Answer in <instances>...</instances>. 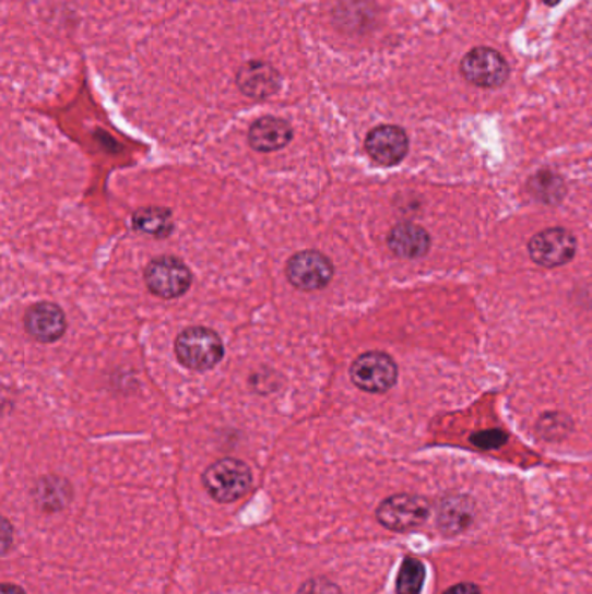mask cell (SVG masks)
Returning a JSON list of instances; mask_svg holds the SVG:
<instances>
[{
  "mask_svg": "<svg viewBox=\"0 0 592 594\" xmlns=\"http://www.w3.org/2000/svg\"><path fill=\"white\" fill-rule=\"evenodd\" d=\"M202 484L214 501L232 504L249 494L252 487V472L244 461L221 459L205 470Z\"/></svg>",
  "mask_w": 592,
  "mask_h": 594,
  "instance_id": "cell-1",
  "label": "cell"
},
{
  "mask_svg": "<svg viewBox=\"0 0 592 594\" xmlns=\"http://www.w3.org/2000/svg\"><path fill=\"white\" fill-rule=\"evenodd\" d=\"M176 355L182 366L191 370H209L220 364L225 348L220 335L211 329L191 328L176 341Z\"/></svg>",
  "mask_w": 592,
  "mask_h": 594,
  "instance_id": "cell-2",
  "label": "cell"
},
{
  "mask_svg": "<svg viewBox=\"0 0 592 594\" xmlns=\"http://www.w3.org/2000/svg\"><path fill=\"white\" fill-rule=\"evenodd\" d=\"M431 514L428 499L412 494H398L382 501L377 508L376 519L384 528L393 532H409L423 525Z\"/></svg>",
  "mask_w": 592,
  "mask_h": 594,
  "instance_id": "cell-3",
  "label": "cell"
},
{
  "mask_svg": "<svg viewBox=\"0 0 592 594\" xmlns=\"http://www.w3.org/2000/svg\"><path fill=\"white\" fill-rule=\"evenodd\" d=\"M461 73L471 84L492 90L508 81L509 64L490 47H476L462 58Z\"/></svg>",
  "mask_w": 592,
  "mask_h": 594,
  "instance_id": "cell-4",
  "label": "cell"
},
{
  "mask_svg": "<svg viewBox=\"0 0 592 594\" xmlns=\"http://www.w3.org/2000/svg\"><path fill=\"white\" fill-rule=\"evenodd\" d=\"M352 379L360 390L384 393L396 384L398 367L386 353H364L352 366Z\"/></svg>",
  "mask_w": 592,
  "mask_h": 594,
  "instance_id": "cell-5",
  "label": "cell"
},
{
  "mask_svg": "<svg viewBox=\"0 0 592 594\" xmlns=\"http://www.w3.org/2000/svg\"><path fill=\"white\" fill-rule=\"evenodd\" d=\"M529 252L538 266H563L576 258L577 238L568 229L547 228L530 240Z\"/></svg>",
  "mask_w": 592,
  "mask_h": 594,
  "instance_id": "cell-6",
  "label": "cell"
},
{
  "mask_svg": "<svg viewBox=\"0 0 592 594\" xmlns=\"http://www.w3.org/2000/svg\"><path fill=\"white\" fill-rule=\"evenodd\" d=\"M144 278L150 290L155 296L165 297V299L182 296L191 285V273L187 264L170 256L152 261L146 268Z\"/></svg>",
  "mask_w": 592,
  "mask_h": 594,
  "instance_id": "cell-7",
  "label": "cell"
},
{
  "mask_svg": "<svg viewBox=\"0 0 592 594\" xmlns=\"http://www.w3.org/2000/svg\"><path fill=\"white\" fill-rule=\"evenodd\" d=\"M334 268L320 252L306 251L293 256L287 264V278L300 290H318L329 284Z\"/></svg>",
  "mask_w": 592,
  "mask_h": 594,
  "instance_id": "cell-8",
  "label": "cell"
},
{
  "mask_svg": "<svg viewBox=\"0 0 592 594\" xmlns=\"http://www.w3.org/2000/svg\"><path fill=\"white\" fill-rule=\"evenodd\" d=\"M365 150L381 166H396L409 153V136L398 126H379L368 132Z\"/></svg>",
  "mask_w": 592,
  "mask_h": 594,
  "instance_id": "cell-9",
  "label": "cell"
},
{
  "mask_svg": "<svg viewBox=\"0 0 592 594\" xmlns=\"http://www.w3.org/2000/svg\"><path fill=\"white\" fill-rule=\"evenodd\" d=\"M237 85L249 98L264 99L279 93L280 75L264 61H250L237 73Z\"/></svg>",
  "mask_w": 592,
  "mask_h": 594,
  "instance_id": "cell-10",
  "label": "cell"
},
{
  "mask_svg": "<svg viewBox=\"0 0 592 594\" xmlns=\"http://www.w3.org/2000/svg\"><path fill=\"white\" fill-rule=\"evenodd\" d=\"M25 328L34 340L52 343L60 340L67 329L63 311L51 302L32 306L25 317Z\"/></svg>",
  "mask_w": 592,
  "mask_h": 594,
  "instance_id": "cell-11",
  "label": "cell"
},
{
  "mask_svg": "<svg viewBox=\"0 0 592 594\" xmlns=\"http://www.w3.org/2000/svg\"><path fill=\"white\" fill-rule=\"evenodd\" d=\"M388 243L393 254L405 260H417L428 254L431 238L428 231L414 223H402L391 229Z\"/></svg>",
  "mask_w": 592,
  "mask_h": 594,
  "instance_id": "cell-12",
  "label": "cell"
},
{
  "mask_svg": "<svg viewBox=\"0 0 592 594\" xmlns=\"http://www.w3.org/2000/svg\"><path fill=\"white\" fill-rule=\"evenodd\" d=\"M293 140V128L276 117L256 120L249 131V143L258 152H276Z\"/></svg>",
  "mask_w": 592,
  "mask_h": 594,
  "instance_id": "cell-13",
  "label": "cell"
},
{
  "mask_svg": "<svg viewBox=\"0 0 592 594\" xmlns=\"http://www.w3.org/2000/svg\"><path fill=\"white\" fill-rule=\"evenodd\" d=\"M471 519H473V510H471L470 501L464 497H453L443 501L436 522L445 534L450 535L467 528Z\"/></svg>",
  "mask_w": 592,
  "mask_h": 594,
  "instance_id": "cell-14",
  "label": "cell"
},
{
  "mask_svg": "<svg viewBox=\"0 0 592 594\" xmlns=\"http://www.w3.org/2000/svg\"><path fill=\"white\" fill-rule=\"evenodd\" d=\"M426 581V567L414 557L403 560L396 578V594H421Z\"/></svg>",
  "mask_w": 592,
  "mask_h": 594,
  "instance_id": "cell-15",
  "label": "cell"
},
{
  "mask_svg": "<svg viewBox=\"0 0 592 594\" xmlns=\"http://www.w3.org/2000/svg\"><path fill=\"white\" fill-rule=\"evenodd\" d=\"M134 226L153 237H165L173 229V217H170L169 211H164V209H143L140 213L134 214Z\"/></svg>",
  "mask_w": 592,
  "mask_h": 594,
  "instance_id": "cell-16",
  "label": "cell"
},
{
  "mask_svg": "<svg viewBox=\"0 0 592 594\" xmlns=\"http://www.w3.org/2000/svg\"><path fill=\"white\" fill-rule=\"evenodd\" d=\"M506 442H508V435L500 429H487V431L474 433L471 437V443L482 450L500 449Z\"/></svg>",
  "mask_w": 592,
  "mask_h": 594,
  "instance_id": "cell-17",
  "label": "cell"
},
{
  "mask_svg": "<svg viewBox=\"0 0 592 594\" xmlns=\"http://www.w3.org/2000/svg\"><path fill=\"white\" fill-rule=\"evenodd\" d=\"M296 594H343V591L330 579L313 578L303 582Z\"/></svg>",
  "mask_w": 592,
  "mask_h": 594,
  "instance_id": "cell-18",
  "label": "cell"
},
{
  "mask_svg": "<svg viewBox=\"0 0 592 594\" xmlns=\"http://www.w3.org/2000/svg\"><path fill=\"white\" fill-rule=\"evenodd\" d=\"M443 594H482L479 587L473 582H462L458 586L450 587V590L445 591Z\"/></svg>",
  "mask_w": 592,
  "mask_h": 594,
  "instance_id": "cell-19",
  "label": "cell"
},
{
  "mask_svg": "<svg viewBox=\"0 0 592 594\" xmlns=\"http://www.w3.org/2000/svg\"><path fill=\"white\" fill-rule=\"evenodd\" d=\"M11 543H13V526L8 520H4V528H2V553L4 555H8Z\"/></svg>",
  "mask_w": 592,
  "mask_h": 594,
  "instance_id": "cell-20",
  "label": "cell"
},
{
  "mask_svg": "<svg viewBox=\"0 0 592 594\" xmlns=\"http://www.w3.org/2000/svg\"><path fill=\"white\" fill-rule=\"evenodd\" d=\"M2 594H26V591L17 584H11V582H4L2 584Z\"/></svg>",
  "mask_w": 592,
  "mask_h": 594,
  "instance_id": "cell-21",
  "label": "cell"
},
{
  "mask_svg": "<svg viewBox=\"0 0 592 594\" xmlns=\"http://www.w3.org/2000/svg\"><path fill=\"white\" fill-rule=\"evenodd\" d=\"M547 5H556L558 4L559 0H544Z\"/></svg>",
  "mask_w": 592,
  "mask_h": 594,
  "instance_id": "cell-22",
  "label": "cell"
}]
</instances>
